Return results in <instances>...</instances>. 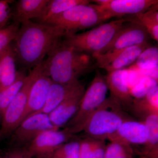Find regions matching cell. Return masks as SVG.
I'll return each mask as SVG.
<instances>
[{"label":"cell","mask_w":158,"mask_h":158,"mask_svg":"<svg viewBox=\"0 0 158 158\" xmlns=\"http://www.w3.org/2000/svg\"><path fill=\"white\" fill-rule=\"evenodd\" d=\"M2 114L0 113V124L1 123V122H2Z\"/></svg>","instance_id":"836d02e7"},{"label":"cell","mask_w":158,"mask_h":158,"mask_svg":"<svg viewBox=\"0 0 158 158\" xmlns=\"http://www.w3.org/2000/svg\"><path fill=\"white\" fill-rule=\"evenodd\" d=\"M43 65L53 81L63 85L79 81L93 67L90 55L65 44L61 40L49 53Z\"/></svg>","instance_id":"7a4b0ae2"},{"label":"cell","mask_w":158,"mask_h":158,"mask_svg":"<svg viewBox=\"0 0 158 158\" xmlns=\"http://www.w3.org/2000/svg\"><path fill=\"white\" fill-rule=\"evenodd\" d=\"M110 97L125 110H131L134 98L131 95L127 81L125 70L115 71L109 73L106 77Z\"/></svg>","instance_id":"9a60e30c"},{"label":"cell","mask_w":158,"mask_h":158,"mask_svg":"<svg viewBox=\"0 0 158 158\" xmlns=\"http://www.w3.org/2000/svg\"><path fill=\"white\" fill-rule=\"evenodd\" d=\"M157 46L149 47L141 53L138 59L128 69L131 70H150L158 67Z\"/></svg>","instance_id":"cb8c5ba5"},{"label":"cell","mask_w":158,"mask_h":158,"mask_svg":"<svg viewBox=\"0 0 158 158\" xmlns=\"http://www.w3.org/2000/svg\"><path fill=\"white\" fill-rule=\"evenodd\" d=\"M131 110L143 120L151 115H158V86L143 97L134 99Z\"/></svg>","instance_id":"ffe728a7"},{"label":"cell","mask_w":158,"mask_h":158,"mask_svg":"<svg viewBox=\"0 0 158 158\" xmlns=\"http://www.w3.org/2000/svg\"><path fill=\"white\" fill-rule=\"evenodd\" d=\"M2 158H33L27 147L11 148Z\"/></svg>","instance_id":"4dcf8cb0"},{"label":"cell","mask_w":158,"mask_h":158,"mask_svg":"<svg viewBox=\"0 0 158 158\" xmlns=\"http://www.w3.org/2000/svg\"><path fill=\"white\" fill-rule=\"evenodd\" d=\"M127 21L125 18L112 20L81 34L65 35L62 41L81 52L93 56L109 44L123 25Z\"/></svg>","instance_id":"277c9868"},{"label":"cell","mask_w":158,"mask_h":158,"mask_svg":"<svg viewBox=\"0 0 158 158\" xmlns=\"http://www.w3.org/2000/svg\"><path fill=\"white\" fill-rule=\"evenodd\" d=\"M50 0H20L12 15L15 23H22L32 19L41 18Z\"/></svg>","instance_id":"ac0fdd59"},{"label":"cell","mask_w":158,"mask_h":158,"mask_svg":"<svg viewBox=\"0 0 158 158\" xmlns=\"http://www.w3.org/2000/svg\"><path fill=\"white\" fill-rule=\"evenodd\" d=\"M84 91L85 88L79 81L66 85L52 81L43 107L34 115L39 113L48 115L66 99Z\"/></svg>","instance_id":"5bb4252c"},{"label":"cell","mask_w":158,"mask_h":158,"mask_svg":"<svg viewBox=\"0 0 158 158\" xmlns=\"http://www.w3.org/2000/svg\"><path fill=\"white\" fill-rule=\"evenodd\" d=\"M106 148L105 141L94 139L90 158H104Z\"/></svg>","instance_id":"1f68e13d"},{"label":"cell","mask_w":158,"mask_h":158,"mask_svg":"<svg viewBox=\"0 0 158 158\" xmlns=\"http://www.w3.org/2000/svg\"></svg>","instance_id":"d590c367"},{"label":"cell","mask_w":158,"mask_h":158,"mask_svg":"<svg viewBox=\"0 0 158 158\" xmlns=\"http://www.w3.org/2000/svg\"><path fill=\"white\" fill-rule=\"evenodd\" d=\"M54 126L48 114L39 113L22 122L10 135L11 148L27 147L37 136L45 131L59 130Z\"/></svg>","instance_id":"52a82bcc"},{"label":"cell","mask_w":158,"mask_h":158,"mask_svg":"<svg viewBox=\"0 0 158 158\" xmlns=\"http://www.w3.org/2000/svg\"><path fill=\"white\" fill-rule=\"evenodd\" d=\"M148 130V135L144 145L143 154L145 158L158 157V115H153L144 118Z\"/></svg>","instance_id":"7402d4cb"},{"label":"cell","mask_w":158,"mask_h":158,"mask_svg":"<svg viewBox=\"0 0 158 158\" xmlns=\"http://www.w3.org/2000/svg\"><path fill=\"white\" fill-rule=\"evenodd\" d=\"M42 63L33 68L26 76L23 85L3 113L1 122V138L11 135L21 123L25 111L30 90L39 76Z\"/></svg>","instance_id":"8992f818"},{"label":"cell","mask_w":158,"mask_h":158,"mask_svg":"<svg viewBox=\"0 0 158 158\" xmlns=\"http://www.w3.org/2000/svg\"><path fill=\"white\" fill-rule=\"evenodd\" d=\"M19 23H14L0 30V54L14 40L19 27Z\"/></svg>","instance_id":"83f0119b"},{"label":"cell","mask_w":158,"mask_h":158,"mask_svg":"<svg viewBox=\"0 0 158 158\" xmlns=\"http://www.w3.org/2000/svg\"><path fill=\"white\" fill-rule=\"evenodd\" d=\"M108 90L106 77L98 71L85 91L77 112L65 130L72 135L83 131L88 118L106 100Z\"/></svg>","instance_id":"5b68a950"},{"label":"cell","mask_w":158,"mask_h":158,"mask_svg":"<svg viewBox=\"0 0 158 158\" xmlns=\"http://www.w3.org/2000/svg\"><path fill=\"white\" fill-rule=\"evenodd\" d=\"M88 0H50L44 15L37 19L39 23L43 24L51 17L58 15L77 6L88 5Z\"/></svg>","instance_id":"603a6c76"},{"label":"cell","mask_w":158,"mask_h":158,"mask_svg":"<svg viewBox=\"0 0 158 158\" xmlns=\"http://www.w3.org/2000/svg\"><path fill=\"white\" fill-rule=\"evenodd\" d=\"M94 7L101 12L105 21L113 17L141 13L158 4L157 0H95Z\"/></svg>","instance_id":"ba28073f"},{"label":"cell","mask_w":158,"mask_h":158,"mask_svg":"<svg viewBox=\"0 0 158 158\" xmlns=\"http://www.w3.org/2000/svg\"><path fill=\"white\" fill-rule=\"evenodd\" d=\"M79 141H72L62 144L53 153L50 158H62L78 152Z\"/></svg>","instance_id":"f1b7e54d"},{"label":"cell","mask_w":158,"mask_h":158,"mask_svg":"<svg viewBox=\"0 0 158 158\" xmlns=\"http://www.w3.org/2000/svg\"><path fill=\"white\" fill-rule=\"evenodd\" d=\"M88 5L74 6L61 14L51 17L43 24L61 27L65 30L66 35L76 34L79 22Z\"/></svg>","instance_id":"d6986e66"},{"label":"cell","mask_w":158,"mask_h":158,"mask_svg":"<svg viewBox=\"0 0 158 158\" xmlns=\"http://www.w3.org/2000/svg\"><path fill=\"white\" fill-rule=\"evenodd\" d=\"M26 76L23 72H18L14 83L8 88L0 90V113L2 116L6 108L22 87Z\"/></svg>","instance_id":"d4e9b609"},{"label":"cell","mask_w":158,"mask_h":158,"mask_svg":"<svg viewBox=\"0 0 158 158\" xmlns=\"http://www.w3.org/2000/svg\"><path fill=\"white\" fill-rule=\"evenodd\" d=\"M85 91L66 99L48 114L52 124L58 128L70 121L78 110Z\"/></svg>","instance_id":"2e32d148"},{"label":"cell","mask_w":158,"mask_h":158,"mask_svg":"<svg viewBox=\"0 0 158 158\" xmlns=\"http://www.w3.org/2000/svg\"><path fill=\"white\" fill-rule=\"evenodd\" d=\"M148 130L144 121L129 118L125 121L115 134L108 138L131 145H143L147 141Z\"/></svg>","instance_id":"4fadbf2b"},{"label":"cell","mask_w":158,"mask_h":158,"mask_svg":"<svg viewBox=\"0 0 158 158\" xmlns=\"http://www.w3.org/2000/svg\"><path fill=\"white\" fill-rule=\"evenodd\" d=\"M150 37L146 29L141 25L133 22H126L109 44L93 56L148 42Z\"/></svg>","instance_id":"9c48e42d"},{"label":"cell","mask_w":158,"mask_h":158,"mask_svg":"<svg viewBox=\"0 0 158 158\" xmlns=\"http://www.w3.org/2000/svg\"><path fill=\"white\" fill-rule=\"evenodd\" d=\"M12 2L9 0H0V26L4 22L5 10L9 7V4Z\"/></svg>","instance_id":"d6a6232c"},{"label":"cell","mask_w":158,"mask_h":158,"mask_svg":"<svg viewBox=\"0 0 158 158\" xmlns=\"http://www.w3.org/2000/svg\"><path fill=\"white\" fill-rule=\"evenodd\" d=\"M150 47L148 42L102 54L94 58L97 65L109 73L125 70L135 63L141 53Z\"/></svg>","instance_id":"30bf717a"},{"label":"cell","mask_w":158,"mask_h":158,"mask_svg":"<svg viewBox=\"0 0 158 158\" xmlns=\"http://www.w3.org/2000/svg\"><path fill=\"white\" fill-rule=\"evenodd\" d=\"M132 146L117 141H110L107 145L104 158H133Z\"/></svg>","instance_id":"484cf974"},{"label":"cell","mask_w":158,"mask_h":158,"mask_svg":"<svg viewBox=\"0 0 158 158\" xmlns=\"http://www.w3.org/2000/svg\"><path fill=\"white\" fill-rule=\"evenodd\" d=\"M119 105L112 98L105 102L91 115L83 131L88 137L105 141L115 134L129 119Z\"/></svg>","instance_id":"3957f363"},{"label":"cell","mask_w":158,"mask_h":158,"mask_svg":"<svg viewBox=\"0 0 158 158\" xmlns=\"http://www.w3.org/2000/svg\"><path fill=\"white\" fill-rule=\"evenodd\" d=\"M73 136L65 129L45 131L31 142L28 150L33 158H50L58 148L66 143Z\"/></svg>","instance_id":"8fae6325"},{"label":"cell","mask_w":158,"mask_h":158,"mask_svg":"<svg viewBox=\"0 0 158 158\" xmlns=\"http://www.w3.org/2000/svg\"><path fill=\"white\" fill-rule=\"evenodd\" d=\"M66 34L59 26L24 22L13 41L17 61L26 68L36 67Z\"/></svg>","instance_id":"6da1fadb"},{"label":"cell","mask_w":158,"mask_h":158,"mask_svg":"<svg viewBox=\"0 0 158 158\" xmlns=\"http://www.w3.org/2000/svg\"><path fill=\"white\" fill-rule=\"evenodd\" d=\"M52 81L50 77L44 69L43 62L39 76L30 90L21 122L29 116L39 112L43 107Z\"/></svg>","instance_id":"7c38bea8"},{"label":"cell","mask_w":158,"mask_h":158,"mask_svg":"<svg viewBox=\"0 0 158 158\" xmlns=\"http://www.w3.org/2000/svg\"><path fill=\"white\" fill-rule=\"evenodd\" d=\"M12 42L0 54V90L11 86L17 78V59Z\"/></svg>","instance_id":"e0dca14e"},{"label":"cell","mask_w":158,"mask_h":158,"mask_svg":"<svg viewBox=\"0 0 158 158\" xmlns=\"http://www.w3.org/2000/svg\"><path fill=\"white\" fill-rule=\"evenodd\" d=\"M157 86V81L145 77L130 88L131 95L134 99L141 98Z\"/></svg>","instance_id":"4316f807"},{"label":"cell","mask_w":158,"mask_h":158,"mask_svg":"<svg viewBox=\"0 0 158 158\" xmlns=\"http://www.w3.org/2000/svg\"><path fill=\"white\" fill-rule=\"evenodd\" d=\"M132 18L126 19L141 25L146 29L150 37L158 41V4L152 6L146 11L134 15Z\"/></svg>","instance_id":"44dd1931"},{"label":"cell","mask_w":158,"mask_h":158,"mask_svg":"<svg viewBox=\"0 0 158 158\" xmlns=\"http://www.w3.org/2000/svg\"><path fill=\"white\" fill-rule=\"evenodd\" d=\"M93 138L90 137L79 141V158H90L93 147Z\"/></svg>","instance_id":"f546056e"},{"label":"cell","mask_w":158,"mask_h":158,"mask_svg":"<svg viewBox=\"0 0 158 158\" xmlns=\"http://www.w3.org/2000/svg\"><path fill=\"white\" fill-rule=\"evenodd\" d=\"M1 135H0V139H1Z\"/></svg>","instance_id":"e575fe53"}]
</instances>
